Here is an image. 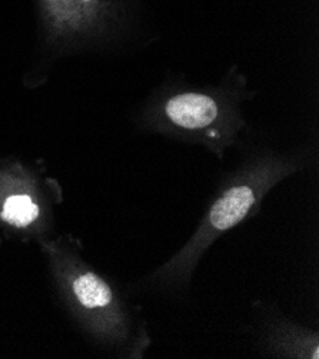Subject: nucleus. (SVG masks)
Wrapping results in <instances>:
<instances>
[{
    "label": "nucleus",
    "mask_w": 319,
    "mask_h": 359,
    "mask_svg": "<svg viewBox=\"0 0 319 359\" xmlns=\"http://www.w3.org/2000/svg\"><path fill=\"white\" fill-rule=\"evenodd\" d=\"M38 246L50 291L82 338L104 355L145 358L154 339L142 308L88 259L82 239L57 232Z\"/></svg>",
    "instance_id": "obj_1"
},
{
    "label": "nucleus",
    "mask_w": 319,
    "mask_h": 359,
    "mask_svg": "<svg viewBox=\"0 0 319 359\" xmlns=\"http://www.w3.org/2000/svg\"><path fill=\"white\" fill-rule=\"evenodd\" d=\"M316 148L305 143L290 151L257 148L229 170L210 196L202 218L181 249L139 279L133 294L175 297L188 292L202 258L222 235L257 217L268 194L315 162Z\"/></svg>",
    "instance_id": "obj_2"
},
{
    "label": "nucleus",
    "mask_w": 319,
    "mask_h": 359,
    "mask_svg": "<svg viewBox=\"0 0 319 359\" xmlns=\"http://www.w3.org/2000/svg\"><path fill=\"white\" fill-rule=\"evenodd\" d=\"M255 95L238 65H232L215 83L172 79L142 102L135 125L139 132L199 145L224 159L240 143L247 125L245 104Z\"/></svg>",
    "instance_id": "obj_3"
},
{
    "label": "nucleus",
    "mask_w": 319,
    "mask_h": 359,
    "mask_svg": "<svg viewBox=\"0 0 319 359\" xmlns=\"http://www.w3.org/2000/svg\"><path fill=\"white\" fill-rule=\"evenodd\" d=\"M34 8L36 43L23 76L27 89L43 86L67 56L125 45L135 25L136 0H34Z\"/></svg>",
    "instance_id": "obj_4"
},
{
    "label": "nucleus",
    "mask_w": 319,
    "mask_h": 359,
    "mask_svg": "<svg viewBox=\"0 0 319 359\" xmlns=\"http://www.w3.org/2000/svg\"><path fill=\"white\" fill-rule=\"evenodd\" d=\"M63 202V188L43 159L0 158V248L55 236Z\"/></svg>",
    "instance_id": "obj_5"
},
{
    "label": "nucleus",
    "mask_w": 319,
    "mask_h": 359,
    "mask_svg": "<svg viewBox=\"0 0 319 359\" xmlns=\"http://www.w3.org/2000/svg\"><path fill=\"white\" fill-rule=\"evenodd\" d=\"M255 338L261 355L288 359H318V331L290 319L279 309L257 301Z\"/></svg>",
    "instance_id": "obj_6"
}]
</instances>
